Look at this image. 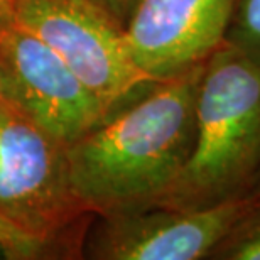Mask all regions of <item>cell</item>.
<instances>
[{"instance_id":"2e32d148","label":"cell","mask_w":260,"mask_h":260,"mask_svg":"<svg viewBox=\"0 0 260 260\" xmlns=\"http://www.w3.org/2000/svg\"><path fill=\"white\" fill-rule=\"evenodd\" d=\"M4 110H7V108H0V113H2Z\"/></svg>"},{"instance_id":"277c9868","label":"cell","mask_w":260,"mask_h":260,"mask_svg":"<svg viewBox=\"0 0 260 260\" xmlns=\"http://www.w3.org/2000/svg\"><path fill=\"white\" fill-rule=\"evenodd\" d=\"M0 83L10 110L64 147L110 115L63 59L14 19L0 25Z\"/></svg>"},{"instance_id":"4fadbf2b","label":"cell","mask_w":260,"mask_h":260,"mask_svg":"<svg viewBox=\"0 0 260 260\" xmlns=\"http://www.w3.org/2000/svg\"><path fill=\"white\" fill-rule=\"evenodd\" d=\"M248 196H260V174H258L255 184H253V188H252L250 194H248Z\"/></svg>"},{"instance_id":"9a60e30c","label":"cell","mask_w":260,"mask_h":260,"mask_svg":"<svg viewBox=\"0 0 260 260\" xmlns=\"http://www.w3.org/2000/svg\"><path fill=\"white\" fill-rule=\"evenodd\" d=\"M0 258H7V257H5V250H4L2 243H0Z\"/></svg>"},{"instance_id":"7a4b0ae2","label":"cell","mask_w":260,"mask_h":260,"mask_svg":"<svg viewBox=\"0 0 260 260\" xmlns=\"http://www.w3.org/2000/svg\"><path fill=\"white\" fill-rule=\"evenodd\" d=\"M260 174V66L223 43L203 66L194 142L155 205L200 210L250 194Z\"/></svg>"},{"instance_id":"9c48e42d","label":"cell","mask_w":260,"mask_h":260,"mask_svg":"<svg viewBox=\"0 0 260 260\" xmlns=\"http://www.w3.org/2000/svg\"><path fill=\"white\" fill-rule=\"evenodd\" d=\"M225 43L260 66V0H237Z\"/></svg>"},{"instance_id":"5b68a950","label":"cell","mask_w":260,"mask_h":260,"mask_svg":"<svg viewBox=\"0 0 260 260\" xmlns=\"http://www.w3.org/2000/svg\"><path fill=\"white\" fill-rule=\"evenodd\" d=\"M88 213L70 189L64 145L17 112L0 113V215L49 245Z\"/></svg>"},{"instance_id":"8992f818","label":"cell","mask_w":260,"mask_h":260,"mask_svg":"<svg viewBox=\"0 0 260 260\" xmlns=\"http://www.w3.org/2000/svg\"><path fill=\"white\" fill-rule=\"evenodd\" d=\"M250 196L221 205L179 210L150 205L100 215L86 238L88 258L198 260L210 258Z\"/></svg>"},{"instance_id":"6da1fadb","label":"cell","mask_w":260,"mask_h":260,"mask_svg":"<svg viewBox=\"0 0 260 260\" xmlns=\"http://www.w3.org/2000/svg\"><path fill=\"white\" fill-rule=\"evenodd\" d=\"M203 66L155 81L66 145L70 189L88 213L150 206L171 189L193 149Z\"/></svg>"},{"instance_id":"8fae6325","label":"cell","mask_w":260,"mask_h":260,"mask_svg":"<svg viewBox=\"0 0 260 260\" xmlns=\"http://www.w3.org/2000/svg\"><path fill=\"white\" fill-rule=\"evenodd\" d=\"M90 2L98 5V7L102 10H105L112 19H115L118 24L125 27L137 0H90Z\"/></svg>"},{"instance_id":"7c38bea8","label":"cell","mask_w":260,"mask_h":260,"mask_svg":"<svg viewBox=\"0 0 260 260\" xmlns=\"http://www.w3.org/2000/svg\"><path fill=\"white\" fill-rule=\"evenodd\" d=\"M12 2L14 0H0V25L12 20Z\"/></svg>"},{"instance_id":"3957f363","label":"cell","mask_w":260,"mask_h":260,"mask_svg":"<svg viewBox=\"0 0 260 260\" xmlns=\"http://www.w3.org/2000/svg\"><path fill=\"white\" fill-rule=\"evenodd\" d=\"M12 19L49 46L110 113L155 83L134 63L123 25L90 0H14Z\"/></svg>"},{"instance_id":"52a82bcc","label":"cell","mask_w":260,"mask_h":260,"mask_svg":"<svg viewBox=\"0 0 260 260\" xmlns=\"http://www.w3.org/2000/svg\"><path fill=\"white\" fill-rule=\"evenodd\" d=\"M237 0H137L123 32L134 63L154 81L205 64L225 43Z\"/></svg>"},{"instance_id":"30bf717a","label":"cell","mask_w":260,"mask_h":260,"mask_svg":"<svg viewBox=\"0 0 260 260\" xmlns=\"http://www.w3.org/2000/svg\"><path fill=\"white\" fill-rule=\"evenodd\" d=\"M0 243L7 258H38L46 250V243L20 230L0 215Z\"/></svg>"},{"instance_id":"5bb4252c","label":"cell","mask_w":260,"mask_h":260,"mask_svg":"<svg viewBox=\"0 0 260 260\" xmlns=\"http://www.w3.org/2000/svg\"><path fill=\"white\" fill-rule=\"evenodd\" d=\"M0 108H9V105H7V102H5L4 91H2V83H0Z\"/></svg>"},{"instance_id":"ba28073f","label":"cell","mask_w":260,"mask_h":260,"mask_svg":"<svg viewBox=\"0 0 260 260\" xmlns=\"http://www.w3.org/2000/svg\"><path fill=\"white\" fill-rule=\"evenodd\" d=\"M210 258L260 260V196H250L245 211L237 218Z\"/></svg>"}]
</instances>
